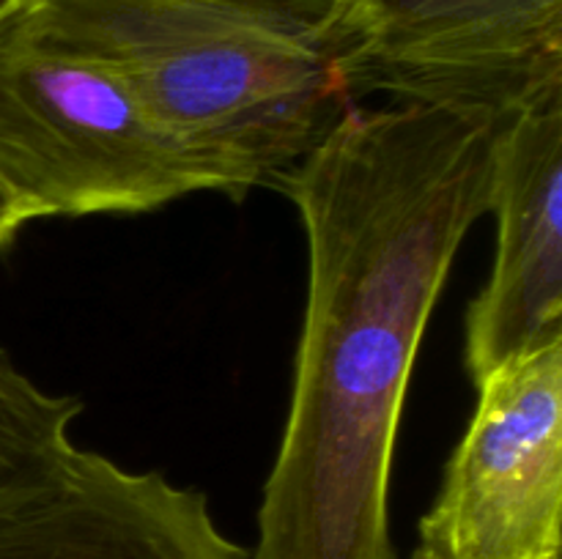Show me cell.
Instances as JSON below:
<instances>
[{
  "label": "cell",
  "instance_id": "cell-5",
  "mask_svg": "<svg viewBox=\"0 0 562 559\" xmlns=\"http://www.w3.org/2000/svg\"><path fill=\"white\" fill-rule=\"evenodd\" d=\"M562 343L477 381L420 546L437 559H560Z\"/></svg>",
  "mask_w": 562,
  "mask_h": 559
},
{
  "label": "cell",
  "instance_id": "cell-8",
  "mask_svg": "<svg viewBox=\"0 0 562 559\" xmlns=\"http://www.w3.org/2000/svg\"><path fill=\"white\" fill-rule=\"evenodd\" d=\"M82 400L49 395L0 349V507L38 491L69 466Z\"/></svg>",
  "mask_w": 562,
  "mask_h": 559
},
{
  "label": "cell",
  "instance_id": "cell-9",
  "mask_svg": "<svg viewBox=\"0 0 562 559\" xmlns=\"http://www.w3.org/2000/svg\"><path fill=\"white\" fill-rule=\"evenodd\" d=\"M27 219L22 217L20 206L14 203V197L5 192V186L0 184V250H5V247L14 244L16 233L22 230V225H25Z\"/></svg>",
  "mask_w": 562,
  "mask_h": 559
},
{
  "label": "cell",
  "instance_id": "cell-2",
  "mask_svg": "<svg viewBox=\"0 0 562 559\" xmlns=\"http://www.w3.org/2000/svg\"><path fill=\"white\" fill-rule=\"evenodd\" d=\"M108 69L206 192L272 186L357 104L340 0H16Z\"/></svg>",
  "mask_w": 562,
  "mask_h": 559
},
{
  "label": "cell",
  "instance_id": "cell-1",
  "mask_svg": "<svg viewBox=\"0 0 562 559\" xmlns=\"http://www.w3.org/2000/svg\"><path fill=\"white\" fill-rule=\"evenodd\" d=\"M503 124L355 104L272 181L307 236L294 392L250 559H398L390 475L417 349L472 225Z\"/></svg>",
  "mask_w": 562,
  "mask_h": 559
},
{
  "label": "cell",
  "instance_id": "cell-3",
  "mask_svg": "<svg viewBox=\"0 0 562 559\" xmlns=\"http://www.w3.org/2000/svg\"><path fill=\"white\" fill-rule=\"evenodd\" d=\"M0 184L22 217L140 214L206 192L157 121L99 64L0 0Z\"/></svg>",
  "mask_w": 562,
  "mask_h": 559
},
{
  "label": "cell",
  "instance_id": "cell-4",
  "mask_svg": "<svg viewBox=\"0 0 562 559\" xmlns=\"http://www.w3.org/2000/svg\"><path fill=\"white\" fill-rule=\"evenodd\" d=\"M357 99L505 124L562 93V0H340Z\"/></svg>",
  "mask_w": 562,
  "mask_h": 559
},
{
  "label": "cell",
  "instance_id": "cell-7",
  "mask_svg": "<svg viewBox=\"0 0 562 559\" xmlns=\"http://www.w3.org/2000/svg\"><path fill=\"white\" fill-rule=\"evenodd\" d=\"M0 559H250L206 493L77 447L38 491L0 507Z\"/></svg>",
  "mask_w": 562,
  "mask_h": 559
},
{
  "label": "cell",
  "instance_id": "cell-10",
  "mask_svg": "<svg viewBox=\"0 0 562 559\" xmlns=\"http://www.w3.org/2000/svg\"><path fill=\"white\" fill-rule=\"evenodd\" d=\"M412 559H437V557H431V554H426L423 548H417V551L412 554Z\"/></svg>",
  "mask_w": 562,
  "mask_h": 559
},
{
  "label": "cell",
  "instance_id": "cell-6",
  "mask_svg": "<svg viewBox=\"0 0 562 559\" xmlns=\"http://www.w3.org/2000/svg\"><path fill=\"white\" fill-rule=\"evenodd\" d=\"M488 212L497 252L467 312V370H492L562 343V93L497 129Z\"/></svg>",
  "mask_w": 562,
  "mask_h": 559
}]
</instances>
